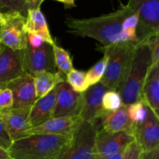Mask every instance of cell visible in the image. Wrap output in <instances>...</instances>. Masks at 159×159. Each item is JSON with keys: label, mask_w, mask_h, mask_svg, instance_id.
Listing matches in <instances>:
<instances>
[{"label": "cell", "mask_w": 159, "mask_h": 159, "mask_svg": "<svg viewBox=\"0 0 159 159\" xmlns=\"http://www.w3.org/2000/svg\"><path fill=\"white\" fill-rule=\"evenodd\" d=\"M132 13V9L126 5L115 12L100 16L85 19L68 16L65 24L69 34L76 37H91L105 47L118 43L123 22Z\"/></svg>", "instance_id": "obj_1"}, {"label": "cell", "mask_w": 159, "mask_h": 159, "mask_svg": "<svg viewBox=\"0 0 159 159\" xmlns=\"http://www.w3.org/2000/svg\"><path fill=\"white\" fill-rule=\"evenodd\" d=\"M72 137L35 134L12 141L8 149L12 159H57Z\"/></svg>", "instance_id": "obj_2"}, {"label": "cell", "mask_w": 159, "mask_h": 159, "mask_svg": "<svg viewBox=\"0 0 159 159\" xmlns=\"http://www.w3.org/2000/svg\"><path fill=\"white\" fill-rule=\"evenodd\" d=\"M152 65V56L146 42H138L134 52L130 68L125 79L116 92L123 104L130 105L141 99L142 88Z\"/></svg>", "instance_id": "obj_3"}, {"label": "cell", "mask_w": 159, "mask_h": 159, "mask_svg": "<svg viewBox=\"0 0 159 159\" xmlns=\"http://www.w3.org/2000/svg\"><path fill=\"white\" fill-rule=\"evenodd\" d=\"M136 44L135 42L125 41L100 48L101 51L108 57L107 68L100 82L109 89L117 91L124 81Z\"/></svg>", "instance_id": "obj_4"}, {"label": "cell", "mask_w": 159, "mask_h": 159, "mask_svg": "<svg viewBox=\"0 0 159 159\" xmlns=\"http://www.w3.org/2000/svg\"><path fill=\"white\" fill-rule=\"evenodd\" d=\"M97 130V126L82 120L73 134L69 145L57 159H95Z\"/></svg>", "instance_id": "obj_5"}, {"label": "cell", "mask_w": 159, "mask_h": 159, "mask_svg": "<svg viewBox=\"0 0 159 159\" xmlns=\"http://www.w3.org/2000/svg\"><path fill=\"white\" fill-rule=\"evenodd\" d=\"M127 5L138 14L136 30L138 42H146L159 34V0H129Z\"/></svg>", "instance_id": "obj_6"}, {"label": "cell", "mask_w": 159, "mask_h": 159, "mask_svg": "<svg viewBox=\"0 0 159 159\" xmlns=\"http://www.w3.org/2000/svg\"><path fill=\"white\" fill-rule=\"evenodd\" d=\"M26 16L17 11L3 12L0 24V43L13 50H23L27 43V34L24 30Z\"/></svg>", "instance_id": "obj_7"}, {"label": "cell", "mask_w": 159, "mask_h": 159, "mask_svg": "<svg viewBox=\"0 0 159 159\" xmlns=\"http://www.w3.org/2000/svg\"><path fill=\"white\" fill-rule=\"evenodd\" d=\"M22 51L23 70L35 76L43 71H55L52 45L44 43L38 48H34L29 43Z\"/></svg>", "instance_id": "obj_8"}, {"label": "cell", "mask_w": 159, "mask_h": 159, "mask_svg": "<svg viewBox=\"0 0 159 159\" xmlns=\"http://www.w3.org/2000/svg\"><path fill=\"white\" fill-rule=\"evenodd\" d=\"M133 141L134 138L130 130L108 132L98 128L95 141V159H102L123 152Z\"/></svg>", "instance_id": "obj_9"}, {"label": "cell", "mask_w": 159, "mask_h": 159, "mask_svg": "<svg viewBox=\"0 0 159 159\" xmlns=\"http://www.w3.org/2000/svg\"><path fill=\"white\" fill-rule=\"evenodd\" d=\"M107 90L109 89L99 82L89 86L85 92L82 93L79 116L83 120L97 126V122L104 112L102 100L104 93Z\"/></svg>", "instance_id": "obj_10"}, {"label": "cell", "mask_w": 159, "mask_h": 159, "mask_svg": "<svg viewBox=\"0 0 159 159\" xmlns=\"http://www.w3.org/2000/svg\"><path fill=\"white\" fill-rule=\"evenodd\" d=\"M158 122L159 119L148 108L147 116L142 122L134 123L132 134L143 152L152 150L159 146Z\"/></svg>", "instance_id": "obj_11"}, {"label": "cell", "mask_w": 159, "mask_h": 159, "mask_svg": "<svg viewBox=\"0 0 159 159\" xmlns=\"http://www.w3.org/2000/svg\"><path fill=\"white\" fill-rule=\"evenodd\" d=\"M82 93L75 92L65 81L56 85L54 117L79 116Z\"/></svg>", "instance_id": "obj_12"}, {"label": "cell", "mask_w": 159, "mask_h": 159, "mask_svg": "<svg viewBox=\"0 0 159 159\" xmlns=\"http://www.w3.org/2000/svg\"><path fill=\"white\" fill-rule=\"evenodd\" d=\"M31 107L0 110V119L2 120L12 141L26 136L30 129L27 118Z\"/></svg>", "instance_id": "obj_13"}, {"label": "cell", "mask_w": 159, "mask_h": 159, "mask_svg": "<svg viewBox=\"0 0 159 159\" xmlns=\"http://www.w3.org/2000/svg\"><path fill=\"white\" fill-rule=\"evenodd\" d=\"M12 91L15 108L31 107L37 99L34 77L23 71V74L6 85Z\"/></svg>", "instance_id": "obj_14"}, {"label": "cell", "mask_w": 159, "mask_h": 159, "mask_svg": "<svg viewBox=\"0 0 159 159\" xmlns=\"http://www.w3.org/2000/svg\"><path fill=\"white\" fill-rule=\"evenodd\" d=\"M23 71L21 50H13L0 43V84L5 88Z\"/></svg>", "instance_id": "obj_15"}, {"label": "cell", "mask_w": 159, "mask_h": 159, "mask_svg": "<svg viewBox=\"0 0 159 159\" xmlns=\"http://www.w3.org/2000/svg\"><path fill=\"white\" fill-rule=\"evenodd\" d=\"M82 121V119L78 115L52 117L43 124L31 127L26 133V136L35 134H47L72 137Z\"/></svg>", "instance_id": "obj_16"}, {"label": "cell", "mask_w": 159, "mask_h": 159, "mask_svg": "<svg viewBox=\"0 0 159 159\" xmlns=\"http://www.w3.org/2000/svg\"><path fill=\"white\" fill-rule=\"evenodd\" d=\"M56 100V86L48 94L37 98L30 110L27 120L30 128L54 117Z\"/></svg>", "instance_id": "obj_17"}, {"label": "cell", "mask_w": 159, "mask_h": 159, "mask_svg": "<svg viewBox=\"0 0 159 159\" xmlns=\"http://www.w3.org/2000/svg\"><path fill=\"white\" fill-rule=\"evenodd\" d=\"M141 99L159 119V63L151 65L141 93Z\"/></svg>", "instance_id": "obj_18"}, {"label": "cell", "mask_w": 159, "mask_h": 159, "mask_svg": "<svg viewBox=\"0 0 159 159\" xmlns=\"http://www.w3.org/2000/svg\"><path fill=\"white\" fill-rule=\"evenodd\" d=\"M101 128L108 132L130 130L132 132L134 122L129 117L127 105L123 104L113 111H104L99 118Z\"/></svg>", "instance_id": "obj_19"}, {"label": "cell", "mask_w": 159, "mask_h": 159, "mask_svg": "<svg viewBox=\"0 0 159 159\" xmlns=\"http://www.w3.org/2000/svg\"><path fill=\"white\" fill-rule=\"evenodd\" d=\"M24 30L26 34H36L40 35L43 37L46 43L51 45L55 43L50 33L46 19L43 12L40 11V7L27 9Z\"/></svg>", "instance_id": "obj_20"}, {"label": "cell", "mask_w": 159, "mask_h": 159, "mask_svg": "<svg viewBox=\"0 0 159 159\" xmlns=\"http://www.w3.org/2000/svg\"><path fill=\"white\" fill-rule=\"evenodd\" d=\"M34 77L37 99L48 94L60 82L66 81L64 75L59 71H43Z\"/></svg>", "instance_id": "obj_21"}, {"label": "cell", "mask_w": 159, "mask_h": 159, "mask_svg": "<svg viewBox=\"0 0 159 159\" xmlns=\"http://www.w3.org/2000/svg\"><path fill=\"white\" fill-rule=\"evenodd\" d=\"M54 63L58 71L67 75L73 69V64L69 53L64 48L57 46L56 43L52 45Z\"/></svg>", "instance_id": "obj_22"}, {"label": "cell", "mask_w": 159, "mask_h": 159, "mask_svg": "<svg viewBox=\"0 0 159 159\" xmlns=\"http://www.w3.org/2000/svg\"><path fill=\"white\" fill-rule=\"evenodd\" d=\"M66 82L78 93H83L89 88L86 72L73 68L66 75Z\"/></svg>", "instance_id": "obj_23"}, {"label": "cell", "mask_w": 159, "mask_h": 159, "mask_svg": "<svg viewBox=\"0 0 159 159\" xmlns=\"http://www.w3.org/2000/svg\"><path fill=\"white\" fill-rule=\"evenodd\" d=\"M107 60H108V57H107V54H104L103 57H102L100 61H99L97 63L95 64V65L87 71L86 79L89 86L100 82L101 79H102L104 73H105L106 68H107Z\"/></svg>", "instance_id": "obj_24"}, {"label": "cell", "mask_w": 159, "mask_h": 159, "mask_svg": "<svg viewBox=\"0 0 159 159\" xmlns=\"http://www.w3.org/2000/svg\"><path fill=\"white\" fill-rule=\"evenodd\" d=\"M148 110V107L142 99H140L130 105H127L129 117L134 123L142 122L147 116Z\"/></svg>", "instance_id": "obj_25"}, {"label": "cell", "mask_w": 159, "mask_h": 159, "mask_svg": "<svg viewBox=\"0 0 159 159\" xmlns=\"http://www.w3.org/2000/svg\"><path fill=\"white\" fill-rule=\"evenodd\" d=\"M123 105L122 99L115 90H107L102 96V107L104 111H113Z\"/></svg>", "instance_id": "obj_26"}, {"label": "cell", "mask_w": 159, "mask_h": 159, "mask_svg": "<svg viewBox=\"0 0 159 159\" xmlns=\"http://www.w3.org/2000/svg\"><path fill=\"white\" fill-rule=\"evenodd\" d=\"M0 5L5 11H17L26 16L28 9L24 0H0Z\"/></svg>", "instance_id": "obj_27"}, {"label": "cell", "mask_w": 159, "mask_h": 159, "mask_svg": "<svg viewBox=\"0 0 159 159\" xmlns=\"http://www.w3.org/2000/svg\"><path fill=\"white\" fill-rule=\"evenodd\" d=\"M152 56V65L159 63V34L152 36L146 41Z\"/></svg>", "instance_id": "obj_28"}, {"label": "cell", "mask_w": 159, "mask_h": 159, "mask_svg": "<svg viewBox=\"0 0 159 159\" xmlns=\"http://www.w3.org/2000/svg\"><path fill=\"white\" fill-rule=\"evenodd\" d=\"M13 97L12 91L7 87L0 89V110L12 107Z\"/></svg>", "instance_id": "obj_29"}, {"label": "cell", "mask_w": 159, "mask_h": 159, "mask_svg": "<svg viewBox=\"0 0 159 159\" xmlns=\"http://www.w3.org/2000/svg\"><path fill=\"white\" fill-rule=\"evenodd\" d=\"M141 149L135 141L127 146L124 152L122 159H140Z\"/></svg>", "instance_id": "obj_30"}, {"label": "cell", "mask_w": 159, "mask_h": 159, "mask_svg": "<svg viewBox=\"0 0 159 159\" xmlns=\"http://www.w3.org/2000/svg\"><path fill=\"white\" fill-rule=\"evenodd\" d=\"M136 27H128L122 29L118 38V43L125 41H132L138 43V39L137 37Z\"/></svg>", "instance_id": "obj_31"}, {"label": "cell", "mask_w": 159, "mask_h": 159, "mask_svg": "<svg viewBox=\"0 0 159 159\" xmlns=\"http://www.w3.org/2000/svg\"><path fill=\"white\" fill-rule=\"evenodd\" d=\"M12 143V139L5 127L2 120L0 119V147L8 151Z\"/></svg>", "instance_id": "obj_32"}, {"label": "cell", "mask_w": 159, "mask_h": 159, "mask_svg": "<svg viewBox=\"0 0 159 159\" xmlns=\"http://www.w3.org/2000/svg\"><path fill=\"white\" fill-rule=\"evenodd\" d=\"M43 37L36 34H27V43L34 48H38L44 43Z\"/></svg>", "instance_id": "obj_33"}, {"label": "cell", "mask_w": 159, "mask_h": 159, "mask_svg": "<svg viewBox=\"0 0 159 159\" xmlns=\"http://www.w3.org/2000/svg\"><path fill=\"white\" fill-rule=\"evenodd\" d=\"M140 159H159V146L150 151H141Z\"/></svg>", "instance_id": "obj_34"}, {"label": "cell", "mask_w": 159, "mask_h": 159, "mask_svg": "<svg viewBox=\"0 0 159 159\" xmlns=\"http://www.w3.org/2000/svg\"><path fill=\"white\" fill-rule=\"evenodd\" d=\"M26 5L27 9H32V8L40 7V0H24Z\"/></svg>", "instance_id": "obj_35"}, {"label": "cell", "mask_w": 159, "mask_h": 159, "mask_svg": "<svg viewBox=\"0 0 159 159\" xmlns=\"http://www.w3.org/2000/svg\"><path fill=\"white\" fill-rule=\"evenodd\" d=\"M54 1L63 3L66 7H74V6H75V0H54Z\"/></svg>", "instance_id": "obj_36"}, {"label": "cell", "mask_w": 159, "mask_h": 159, "mask_svg": "<svg viewBox=\"0 0 159 159\" xmlns=\"http://www.w3.org/2000/svg\"><path fill=\"white\" fill-rule=\"evenodd\" d=\"M0 159H10L8 151L2 147H0Z\"/></svg>", "instance_id": "obj_37"}, {"label": "cell", "mask_w": 159, "mask_h": 159, "mask_svg": "<svg viewBox=\"0 0 159 159\" xmlns=\"http://www.w3.org/2000/svg\"><path fill=\"white\" fill-rule=\"evenodd\" d=\"M124 151H123V152H119V153L116 154V155H111V156L107 157V158H104L102 159H122L123 155H124Z\"/></svg>", "instance_id": "obj_38"}, {"label": "cell", "mask_w": 159, "mask_h": 159, "mask_svg": "<svg viewBox=\"0 0 159 159\" xmlns=\"http://www.w3.org/2000/svg\"><path fill=\"white\" fill-rule=\"evenodd\" d=\"M2 20H3V12L0 10V24L2 23Z\"/></svg>", "instance_id": "obj_39"}, {"label": "cell", "mask_w": 159, "mask_h": 159, "mask_svg": "<svg viewBox=\"0 0 159 159\" xmlns=\"http://www.w3.org/2000/svg\"><path fill=\"white\" fill-rule=\"evenodd\" d=\"M0 10H1V11H4V9H3L2 6L1 5H0Z\"/></svg>", "instance_id": "obj_40"}, {"label": "cell", "mask_w": 159, "mask_h": 159, "mask_svg": "<svg viewBox=\"0 0 159 159\" xmlns=\"http://www.w3.org/2000/svg\"><path fill=\"white\" fill-rule=\"evenodd\" d=\"M0 88H1V89H3V88H4V87H3L2 85L1 84H0Z\"/></svg>", "instance_id": "obj_41"}, {"label": "cell", "mask_w": 159, "mask_h": 159, "mask_svg": "<svg viewBox=\"0 0 159 159\" xmlns=\"http://www.w3.org/2000/svg\"><path fill=\"white\" fill-rule=\"evenodd\" d=\"M43 1H44V0H40V2H41V4H42V3H43Z\"/></svg>", "instance_id": "obj_42"}, {"label": "cell", "mask_w": 159, "mask_h": 159, "mask_svg": "<svg viewBox=\"0 0 159 159\" xmlns=\"http://www.w3.org/2000/svg\"><path fill=\"white\" fill-rule=\"evenodd\" d=\"M0 89H1V88H0Z\"/></svg>", "instance_id": "obj_43"}, {"label": "cell", "mask_w": 159, "mask_h": 159, "mask_svg": "<svg viewBox=\"0 0 159 159\" xmlns=\"http://www.w3.org/2000/svg\"><path fill=\"white\" fill-rule=\"evenodd\" d=\"M10 159H12V158H10Z\"/></svg>", "instance_id": "obj_44"}]
</instances>
